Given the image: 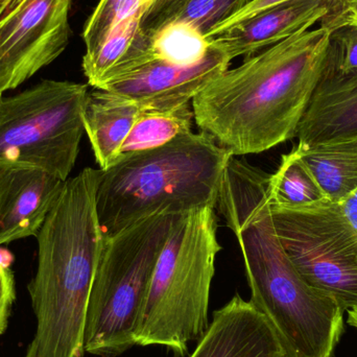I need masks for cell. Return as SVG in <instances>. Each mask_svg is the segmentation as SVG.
<instances>
[{
  "mask_svg": "<svg viewBox=\"0 0 357 357\" xmlns=\"http://www.w3.org/2000/svg\"><path fill=\"white\" fill-rule=\"evenodd\" d=\"M342 213L357 233V188L339 203Z\"/></svg>",
  "mask_w": 357,
  "mask_h": 357,
  "instance_id": "27",
  "label": "cell"
},
{
  "mask_svg": "<svg viewBox=\"0 0 357 357\" xmlns=\"http://www.w3.org/2000/svg\"><path fill=\"white\" fill-rule=\"evenodd\" d=\"M285 253L310 287L335 300L344 312L357 307V233L339 204L327 201L299 209L271 206Z\"/></svg>",
  "mask_w": 357,
  "mask_h": 357,
  "instance_id": "8",
  "label": "cell"
},
{
  "mask_svg": "<svg viewBox=\"0 0 357 357\" xmlns=\"http://www.w3.org/2000/svg\"><path fill=\"white\" fill-rule=\"evenodd\" d=\"M189 357H287L274 327L238 294L213 312L211 324Z\"/></svg>",
  "mask_w": 357,
  "mask_h": 357,
  "instance_id": "13",
  "label": "cell"
},
{
  "mask_svg": "<svg viewBox=\"0 0 357 357\" xmlns=\"http://www.w3.org/2000/svg\"><path fill=\"white\" fill-rule=\"evenodd\" d=\"M350 12H351L352 16H354L357 20V10H350Z\"/></svg>",
  "mask_w": 357,
  "mask_h": 357,
  "instance_id": "30",
  "label": "cell"
},
{
  "mask_svg": "<svg viewBox=\"0 0 357 357\" xmlns=\"http://www.w3.org/2000/svg\"><path fill=\"white\" fill-rule=\"evenodd\" d=\"M142 111L134 102L105 90L89 92L84 110V128L100 169H108L116 160Z\"/></svg>",
  "mask_w": 357,
  "mask_h": 357,
  "instance_id": "16",
  "label": "cell"
},
{
  "mask_svg": "<svg viewBox=\"0 0 357 357\" xmlns=\"http://www.w3.org/2000/svg\"><path fill=\"white\" fill-rule=\"evenodd\" d=\"M155 0H100L96 10L86 22L83 31L86 52L98 50L108 37L113 27L125 17L135 12L144 4Z\"/></svg>",
  "mask_w": 357,
  "mask_h": 357,
  "instance_id": "22",
  "label": "cell"
},
{
  "mask_svg": "<svg viewBox=\"0 0 357 357\" xmlns=\"http://www.w3.org/2000/svg\"><path fill=\"white\" fill-rule=\"evenodd\" d=\"M233 155L207 134H184L154 150L121 156L100 169L96 209L105 236L157 215L216 207Z\"/></svg>",
  "mask_w": 357,
  "mask_h": 357,
  "instance_id": "4",
  "label": "cell"
},
{
  "mask_svg": "<svg viewBox=\"0 0 357 357\" xmlns=\"http://www.w3.org/2000/svg\"><path fill=\"white\" fill-rule=\"evenodd\" d=\"M329 27L305 31L248 56L191 102L199 129L233 156L259 154L297 137L322 77Z\"/></svg>",
  "mask_w": 357,
  "mask_h": 357,
  "instance_id": "2",
  "label": "cell"
},
{
  "mask_svg": "<svg viewBox=\"0 0 357 357\" xmlns=\"http://www.w3.org/2000/svg\"><path fill=\"white\" fill-rule=\"evenodd\" d=\"M73 0H0V96L61 56Z\"/></svg>",
  "mask_w": 357,
  "mask_h": 357,
  "instance_id": "9",
  "label": "cell"
},
{
  "mask_svg": "<svg viewBox=\"0 0 357 357\" xmlns=\"http://www.w3.org/2000/svg\"><path fill=\"white\" fill-rule=\"evenodd\" d=\"M231 60L210 43L207 56L192 65H176L152 56L100 90L129 100L144 111H167L191 104Z\"/></svg>",
  "mask_w": 357,
  "mask_h": 357,
  "instance_id": "10",
  "label": "cell"
},
{
  "mask_svg": "<svg viewBox=\"0 0 357 357\" xmlns=\"http://www.w3.org/2000/svg\"><path fill=\"white\" fill-rule=\"evenodd\" d=\"M329 27L323 75L357 73V20L347 8L331 13L322 20Z\"/></svg>",
  "mask_w": 357,
  "mask_h": 357,
  "instance_id": "21",
  "label": "cell"
},
{
  "mask_svg": "<svg viewBox=\"0 0 357 357\" xmlns=\"http://www.w3.org/2000/svg\"><path fill=\"white\" fill-rule=\"evenodd\" d=\"M270 178L232 157L216 207L241 247L251 302L274 327L287 357H333L345 312L310 287L285 253L271 214Z\"/></svg>",
  "mask_w": 357,
  "mask_h": 357,
  "instance_id": "1",
  "label": "cell"
},
{
  "mask_svg": "<svg viewBox=\"0 0 357 357\" xmlns=\"http://www.w3.org/2000/svg\"><path fill=\"white\" fill-rule=\"evenodd\" d=\"M268 202L274 207L299 209L327 201L297 148L283 155L276 173L271 175Z\"/></svg>",
  "mask_w": 357,
  "mask_h": 357,
  "instance_id": "18",
  "label": "cell"
},
{
  "mask_svg": "<svg viewBox=\"0 0 357 357\" xmlns=\"http://www.w3.org/2000/svg\"><path fill=\"white\" fill-rule=\"evenodd\" d=\"M65 183L33 167H0V245L37 236Z\"/></svg>",
  "mask_w": 357,
  "mask_h": 357,
  "instance_id": "12",
  "label": "cell"
},
{
  "mask_svg": "<svg viewBox=\"0 0 357 357\" xmlns=\"http://www.w3.org/2000/svg\"><path fill=\"white\" fill-rule=\"evenodd\" d=\"M188 0H155L142 21V29L149 38L171 22Z\"/></svg>",
  "mask_w": 357,
  "mask_h": 357,
  "instance_id": "24",
  "label": "cell"
},
{
  "mask_svg": "<svg viewBox=\"0 0 357 357\" xmlns=\"http://www.w3.org/2000/svg\"><path fill=\"white\" fill-rule=\"evenodd\" d=\"M215 208L178 215L161 251L136 333V345L189 352L209 326L210 289L218 241Z\"/></svg>",
  "mask_w": 357,
  "mask_h": 357,
  "instance_id": "5",
  "label": "cell"
},
{
  "mask_svg": "<svg viewBox=\"0 0 357 357\" xmlns=\"http://www.w3.org/2000/svg\"><path fill=\"white\" fill-rule=\"evenodd\" d=\"M100 169L68 178L38 233L29 284L37 328L24 357H83L88 302L105 235L96 209Z\"/></svg>",
  "mask_w": 357,
  "mask_h": 357,
  "instance_id": "3",
  "label": "cell"
},
{
  "mask_svg": "<svg viewBox=\"0 0 357 357\" xmlns=\"http://www.w3.org/2000/svg\"><path fill=\"white\" fill-rule=\"evenodd\" d=\"M327 199L339 204L357 188V139L296 146Z\"/></svg>",
  "mask_w": 357,
  "mask_h": 357,
  "instance_id": "17",
  "label": "cell"
},
{
  "mask_svg": "<svg viewBox=\"0 0 357 357\" xmlns=\"http://www.w3.org/2000/svg\"><path fill=\"white\" fill-rule=\"evenodd\" d=\"M297 137L300 146L357 139V73L322 75Z\"/></svg>",
  "mask_w": 357,
  "mask_h": 357,
  "instance_id": "14",
  "label": "cell"
},
{
  "mask_svg": "<svg viewBox=\"0 0 357 357\" xmlns=\"http://www.w3.org/2000/svg\"><path fill=\"white\" fill-rule=\"evenodd\" d=\"M285 1H289V0H251V1H250L249 3L243 8V10H239L235 16H233L232 18L225 21V22L222 23L220 26L216 27V29L210 33L209 37H208V40L211 39L212 37L218 35L220 31L226 29L227 27L236 24L239 21L243 20V19L248 18V17L260 12V10H266V8L277 6V4H280ZM333 1L337 2V3L344 6V2H345V0H333ZM344 8H345V6H344Z\"/></svg>",
  "mask_w": 357,
  "mask_h": 357,
  "instance_id": "26",
  "label": "cell"
},
{
  "mask_svg": "<svg viewBox=\"0 0 357 357\" xmlns=\"http://www.w3.org/2000/svg\"><path fill=\"white\" fill-rule=\"evenodd\" d=\"M85 84L45 79L0 96V167L42 169L68 180L85 133Z\"/></svg>",
  "mask_w": 357,
  "mask_h": 357,
  "instance_id": "7",
  "label": "cell"
},
{
  "mask_svg": "<svg viewBox=\"0 0 357 357\" xmlns=\"http://www.w3.org/2000/svg\"><path fill=\"white\" fill-rule=\"evenodd\" d=\"M344 6H345V8H347V10H357V0H345Z\"/></svg>",
  "mask_w": 357,
  "mask_h": 357,
  "instance_id": "29",
  "label": "cell"
},
{
  "mask_svg": "<svg viewBox=\"0 0 357 357\" xmlns=\"http://www.w3.org/2000/svg\"></svg>",
  "mask_w": 357,
  "mask_h": 357,
  "instance_id": "31",
  "label": "cell"
},
{
  "mask_svg": "<svg viewBox=\"0 0 357 357\" xmlns=\"http://www.w3.org/2000/svg\"><path fill=\"white\" fill-rule=\"evenodd\" d=\"M195 121L191 104L167 111H142L119 157L154 150L191 132ZM117 157V158H119Z\"/></svg>",
  "mask_w": 357,
  "mask_h": 357,
  "instance_id": "19",
  "label": "cell"
},
{
  "mask_svg": "<svg viewBox=\"0 0 357 357\" xmlns=\"http://www.w3.org/2000/svg\"><path fill=\"white\" fill-rule=\"evenodd\" d=\"M251 0H188L173 20L190 23L206 38ZM172 20V21H173Z\"/></svg>",
  "mask_w": 357,
  "mask_h": 357,
  "instance_id": "23",
  "label": "cell"
},
{
  "mask_svg": "<svg viewBox=\"0 0 357 357\" xmlns=\"http://www.w3.org/2000/svg\"><path fill=\"white\" fill-rule=\"evenodd\" d=\"M348 314L347 323L350 326L357 329V307L346 312Z\"/></svg>",
  "mask_w": 357,
  "mask_h": 357,
  "instance_id": "28",
  "label": "cell"
},
{
  "mask_svg": "<svg viewBox=\"0 0 357 357\" xmlns=\"http://www.w3.org/2000/svg\"><path fill=\"white\" fill-rule=\"evenodd\" d=\"M178 216H153L105 236L88 302L85 352L119 357L136 345L155 268Z\"/></svg>",
  "mask_w": 357,
  "mask_h": 357,
  "instance_id": "6",
  "label": "cell"
},
{
  "mask_svg": "<svg viewBox=\"0 0 357 357\" xmlns=\"http://www.w3.org/2000/svg\"><path fill=\"white\" fill-rule=\"evenodd\" d=\"M343 8L333 0H289L227 27L209 41L232 61L308 31L317 21Z\"/></svg>",
  "mask_w": 357,
  "mask_h": 357,
  "instance_id": "11",
  "label": "cell"
},
{
  "mask_svg": "<svg viewBox=\"0 0 357 357\" xmlns=\"http://www.w3.org/2000/svg\"><path fill=\"white\" fill-rule=\"evenodd\" d=\"M151 4H144L113 27L102 45L83 58V71L94 89L123 77L154 56L151 39L142 29V21Z\"/></svg>",
  "mask_w": 357,
  "mask_h": 357,
  "instance_id": "15",
  "label": "cell"
},
{
  "mask_svg": "<svg viewBox=\"0 0 357 357\" xmlns=\"http://www.w3.org/2000/svg\"><path fill=\"white\" fill-rule=\"evenodd\" d=\"M15 296L14 275L8 264L0 260V335L8 328Z\"/></svg>",
  "mask_w": 357,
  "mask_h": 357,
  "instance_id": "25",
  "label": "cell"
},
{
  "mask_svg": "<svg viewBox=\"0 0 357 357\" xmlns=\"http://www.w3.org/2000/svg\"><path fill=\"white\" fill-rule=\"evenodd\" d=\"M151 39L153 54L176 65H192L207 56L210 41L190 23L173 20L159 29Z\"/></svg>",
  "mask_w": 357,
  "mask_h": 357,
  "instance_id": "20",
  "label": "cell"
}]
</instances>
